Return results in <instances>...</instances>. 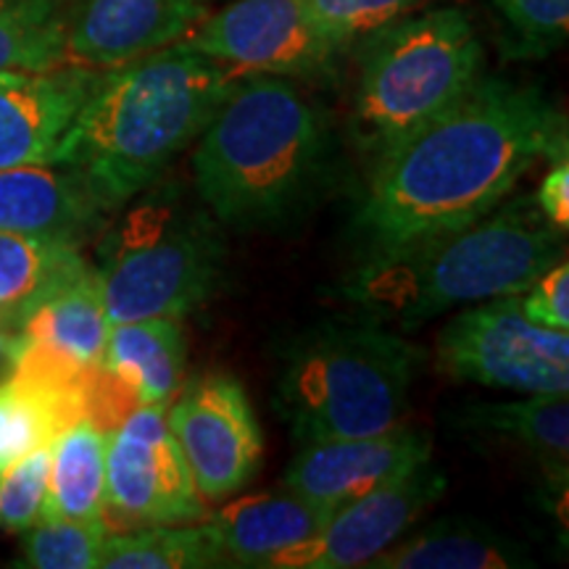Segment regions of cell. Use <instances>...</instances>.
<instances>
[{
    "label": "cell",
    "mask_w": 569,
    "mask_h": 569,
    "mask_svg": "<svg viewBox=\"0 0 569 569\" xmlns=\"http://www.w3.org/2000/svg\"><path fill=\"white\" fill-rule=\"evenodd\" d=\"M109 330L101 280L90 264L53 284L17 322L24 343L48 348L82 367L101 365Z\"/></svg>",
    "instance_id": "d6986e66"
},
{
    "label": "cell",
    "mask_w": 569,
    "mask_h": 569,
    "mask_svg": "<svg viewBox=\"0 0 569 569\" xmlns=\"http://www.w3.org/2000/svg\"><path fill=\"white\" fill-rule=\"evenodd\" d=\"M238 80L184 46L106 69L63 134L53 163L80 174L106 213L122 209L201 138Z\"/></svg>",
    "instance_id": "7a4b0ae2"
},
{
    "label": "cell",
    "mask_w": 569,
    "mask_h": 569,
    "mask_svg": "<svg viewBox=\"0 0 569 569\" xmlns=\"http://www.w3.org/2000/svg\"><path fill=\"white\" fill-rule=\"evenodd\" d=\"M98 74L74 63L46 71H0V169L53 163Z\"/></svg>",
    "instance_id": "9a60e30c"
},
{
    "label": "cell",
    "mask_w": 569,
    "mask_h": 569,
    "mask_svg": "<svg viewBox=\"0 0 569 569\" xmlns=\"http://www.w3.org/2000/svg\"><path fill=\"white\" fill-rule=\"evenodd\" d=\"M327 151L322 111L288 77H240L198 138V198L234 230L282 222L322 180Z\"/></svg>",
    "instance_id": "277c9868"
},
{
    "label": "cell",
    "mask_w": 569,
    "mask_h": 569,
    "mask_svg": "<svg viewBox=\"0 0 569 569\" xmlns=\"http://www.w3.org/2000/svg\"><path fill=\"white\" fill-rule=\"evenodd\" d=\"M167 422L203 501L230 498L259 472L261 427L232 375L213 372L190 382L167 409Z\"/></svg>",
    "instance_id": "8fae6325"
},
{
    "label": "cell",
    "mask_w": 569,
    "mask_h": 569,
    "mask_svg": "<svg viewBox=\"0 0 569 569\" xmlns=\"http://www.w3.org/2000/svg\"><path fill=\"white\" fill-rule=\"evenodd\" d=\"M517 59H543L569 34V0H493Z\"/></svg>",
    "instance_id": "83f0119b"
},
{
    "label": "cell",
    "mask_w": 569,
    "mask_h": 569,
    "mask_svg": "<svg viewBox=\"0 0 569 569\" xmlns=\"http://www.w3.org/2000/svg\"><path fill=\"white\" fill-rule=\"evenodd\" d=\"M430 436L403 425L377 436L303 443L284 472V488L338 511L393 475L430 459Z\"/></svg>",
    "instance_id": "5bb4252c"
},
{
    "label": "cell",
    "mask_w": 569,
    "mask_h": 569,
    "mask_svg": "<svg viewBox=\"0 0 569 569\" xmlns=\"http://www.w3.org/2000/svg\"><path fill=\"white\" fill-rule=\"evenodd\" d=\"M98 243V280L111 325L151 317L182 319L222 282L224 246L209 209L182 190H142Z\"/></svg>",
    "instance_id": "8992f818"
},
{
    "label": "cell",
    "mask_w": 569,
    "mask_h": 569,
    "mask_svg": "<svg viewBox=\"0 0 569 569\" xmlns=\"http://www.w3.org/2000/svg\"><path fill=\"white\" fill-rule=\"evenodd\" d=\"M561 256V230L536 198H517L451 232L369 251L343 293L375 322L411 330L457 306L525 293Z\"/></svg>",
    "instance_id": "3957f363"
},
{
    "label": "cell",
    "mask_w": 569,
    "mask_h": 569,
    "mask_svg": "<svg viewBox=\"0 0 569 569\" xmlns=\"http://www.w3.org/2000/svg\"><path fill=\"white\" fill-rule=\"evenodd\" d=\"M101 365L130 390L140 407H167L184 372L180 319L151 317L111 325Z\"/></svg>",
    "instance_id": "ffe728a7"
},
{
    "label": "cell",
    "mask_w": 569,
    "mask_h": 569,
    "mask_svg": "<svg viewBox=\"0 0 569 569\" xmlns=\"http://www.w3.org/2000/svg\"><path fill=\"white\" fill-rule=\"evenodd\" d=\"M92 369L82 377L11 372L0 380V472L84 419Z\"/></svg>",
    "instance_id": "ac0fdd59"
},
{
    "label": "cell",
    "mask_w": 569,
    "mask_h": 569,
    "mask_svg": "<svg viewBox=\"0 0 569 569\" xmlns=\"http://www.w3.org/2000/svg\"><path fill=\"white\" fill-rule=\"evenodd\" d=\"M315 24L332 46L343 51L390 21L409 17L432 0H303Z\"/></svg>",
    "instance_id": "f1b7e54d"
},
{
    "label": "cell",
    "mask_w": 569,
    "mask_h": 569,
    "mask_svg": "<svg viewBox=\"0 0 569 569\" xmlns=\"http://www.w3.org/2000/svg\"><path fill=\"white\" fill-rule=\"evenodd\" d=\"M109 432L90 422L69 425L51 443V478L42 519L103 522Z\"/></svg>",
    "instance_id": "44dd1931"
},
{
    "label": "cell",
    "mask_w": 569,
    "mask_h": 569,
    "mask_svg": "<svg viewBox=\"0 0 569 569\" xmlns=\"http://www.w3.org/2000/svg\"><path fill=\"white\" fill-rule=\"evenodd\" d=\"M21 348V336L11 327L0 325V380H6L13 372V365H17V356Z\"/></svg>",
    "instance_id": "d6a6232c"
},
{
    "label": "cell",
    "mask_w": 569,
    "mask_h": 569,
    "mask_svg": "<svg viewBox=\"0 0 569 569\" xmlns=\"http://www.w3.org/2000/svg\"><path fill=\"white\" fill-rule=\"evenodd\" d=\"M522 315L546 330L569 332V267L557 261L525 293H519Z\"/></svg>",
    "instance_id": "4dcf8cb0"
},
{
    "label": "cell",
    "mask_w": 569,
    "mask_h": 569,
    "mask_svg": "<svg viewBox=\"0 0 569 569\" xmlns=\"http://www.w3.org/2000/svg\"><path fill=\"white\" fill-rule=\"evenodd\" d=\"M356 88V140L380 156L482 80L486 51L461 9L443 6L369 32Z\"/></svg>",
    "instance_id": "52a82bcc"
},
{
    "label": "cell",
    "mask_w": 569,
    "mask_h": 569,
    "mask_svg": "<svg viewBox=\"0 0 569 569\" xmlns=\"http://www.w3.org/2000/svg\"><path fill=\"white\" fill-rule=\"evenodd\" d=\"M98 567L106 569H206L227 567L209 525H151L109 532Z\"/></svg>",
    "instance_id": "d4e9b609"
},
{
    "label": "cell",
    "mask_w": 569,
    "mask_h": 569,
    "mask_svg": "<svg viewBox=\"0 0 569 569\" xmlns=\"http://www.w3.org/2000/svg\"><path fill=\"white\" fill-rule=\"evenodd\" d=\"M203 517L206 503L169 430L167 407H138L106 443V528L122 532Z\"/></svg>",
    "instance_id": "9c48e42d"
},
{
    "label": "cell",
    "mask_w": 569,
    "mask_h": 569,
    "mask_svg": "<svg viewBox=\"0 0 569 569\" xmlns=\"http://www.w3.org/2000/svg\"><path fill=\"white\" fill-rule=\"evenodd\" d=\"M538 209L543 217L557 227V230L567 232L569 227V156L567 151L553 156L551 169L546 172L543 182H540L536 193Z\"/></svg>",
    "instance_id": "1f68e13d"
},
{
    "label": "cell",
    "mask_w": 569,
    "mask_h": 569,
    "mask_svg": "<svg viewBox=\"0 0 569 569\" xmlns=\"http://www.w3.org/2000/svg\"><path fill=\"white\" fill-rule=\"evenodd\" d=\"M209 0H67L63 56L106 71L177 46L206 17Z\"/></svg>",
    "instance_id": "4fadbf2b"
},
{
    "label": "cell",
    "mask_w": 569,
    "mask_h": 569,
    "mask_svg": "<svg viewBox=\"0 0 569 569\" xmlns=\"http://www.w3.org/2000/svg\"><path fill=\"white\" fill-rule=\"evenodd\" d=\"M446 478L430 459L403 469L369 493L340 507L315 536L290 546L267 569H353L407 536L443 496Z\"/></svg>",
    "instance_id": "7c38bea8"
},
{
    "label": "cell",
    "mask_w": 569,
    "mask_h": 569,
    "mask_svg": "<svg viewBox=\"0 0 569 569\" xmlns=\"http://www.w3.org/2000/svg\"><path fill=\"white\" fill-rule=\"evenodd\" d=\"M467 422L522 443L553 488H567L569 403L561 393L528 396L507 403H480L467 409Z\"/></svg>",
    "instance_id": "603a6c76"
},
{
    "label": "cell",
    "mask_w": 569,
    "mask_h": 569,
    "mask_svg": "<svg viewBox=\"0 0 569 569\" xmlns=\"http://www.w3.org/2000/svg\"><path fill=\"white\" fill-rule=\"evenodd\" d=\"M177 46L217 61L234 77H322L340 53L303 0H232L224 9L206 11Z\"/></svg>",
    "instance_id": "30bf717a"
},
{
    "label": "cell",
    "mask_w": 569,
    "mask_h": 569,
    "mask_svg": "<svg viewBox=\"0 0 569 569\" xmlns=\"http://www.w3.org/2000/svg\"><path fill=\"white\" fill-rule=\"evenodd\" d=\"M422 361L415 343L377 322H327L288 348L280 411L298 443L393 430Z\"/></svg>",
    "instance_id": "5b68a950"
},
{
    "label": "cell",
    "mask_w": 569,
    "mask_h": 569,
    "mask_svg": "<svg viewBox=\"0 0 569 569\" xmlns=\"http://www.w3.org/2000/svg\"><path fill=\"white\" fill-rule=\"evenodd\" d=\"M106 536H109L106 522L40 519L30 530H24L19 559L13 561V567L92 569L98 567Z\"/></svg>",
    "instance_id": "4316f807"
},
{
    "label": "cell",
    "mask_w": 569,
    "mask_h": 569,
    "mask_svg": "<svg viewBox=\"0 0 569 569\" xmlns=\"http://www.w3.org/2000/svg\"><path fill=\"white\" fill-rule=\"evenodd\" d=\"M438 369L451 380L525 396L569 393V332L522 315L519 296L475 303L438 336Z\"/></svg>",
    "instance_id": "ba28073f"
},
{
    "label": "cell",
    "mask_w": 569,
    "mask_h": 569,
    "mask_svg": "<svg viewBox=\"0 0 569 569\" xmlns=\"http://www.w3.org/2000/svg\"><path fill=\"white\" fill-rule=\"evenodd\" d=\"M109 217L82 177L61 163L0 169V230L42 234L80 248Z\"/></svg>",
    "instance_id": "2e32d148"
},
{
    "label": "cell",
    "mask_w": 569,
    "mask_h": 569,
    "mask_svg": "<svg viewBox=\"0 0 569 569\" xmlns=\"http://www.w3.org/2000/svg\"><path fill=\"white\" fill-rule=\"evenodd\" d=\"M67 0H0V71H46L63 56Z\"/></svg>",
    "instance_id": "484cf974"
},
{
    "label": "cell",
    "mask_w": 569,
    "mask_h": 569,
    "mask_svg": "<svg viewBox=\"0 0 569 569\" xmlns=\"http://www.w3.org/2000/svg\"><path fill=\"white\" fill-rule=\"evenodd\" d=\"M88 261L63 240L0 230V325L17 330L30 306Z\"/></svg>",
    "instance_id": "cb8c5ba5"
},
{
    "label": "cell",
    "mask_w": 569,
    "mask_h": 569,
    "mask_svg": "<svg viewBox=\"0 0 569 569\" xmlns=\"http://www.w3.org/2000/svg\"><path fill=\"white\" fill-rule=\"evenodd\" d=\"M48 478H51V446L13 461L0 472V525L11 532H24L38 525L46 511Z\"/></svg>",
    "instance_id": "f546056e"
},
{
    "label": "cell",
    "mask_w": 569,
    "mask_h": 569,
    "mask_svg": "<svg viewBox=\"0 0 569 569\" xmlns=\"http://www.w3.org/2000/svg\"><path fill=\"white\" fill-rule=\"evenodd\" d=\"M567 151V122L530 84L480 80L375 156L356 227L369 251L436 238L503 203L538 161Z\"/></svg>",
    "instance_id": "6da1fadb"
},
{
    "label": "cell",
    "mask_w": 569,
    "mask_h": 569,
    "mask_svg": "<svg viewBox=\"0 0 569 569\" xmlns=\"http://www.w3.org/2000/svg\"><path fill=\"white\" fill-rule=\"evenodd\" d=\"M372 569H515L532 567L509 538L478 525L438 522L419 536L398 540L369 561Z\"/></svg>",
    "instance_id": "7402d4cb"
},
{
    "label": "cell",
    "mask_w": 569,
    "mask_h": 569,
    "mask_svg": "<svg viewBox=\"0 0 569 569\" xmlns=\"http://www.w3.org/2000/svg\"><path fill=\"white\" fill-rule=\"evenodd\" d=\"M332 515L336 509L282 488L227 501L206 525L227 567H269L290 546L315 536Z\"/></svg>",
    "instance_id": "e0dca14e"
}]
</instances>
